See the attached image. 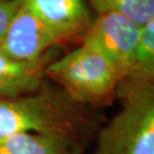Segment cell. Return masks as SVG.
Wrapping results in <instances>:
<instances>
[{
  "mask_svg": "<svg viewBox=\"0 0 154 154\" xmlns=\"http://www.w3.org/2000/svg\"><path fill=\"white\" fill-rule=\"evenodd\" d=\"M45 77L55 82L74 103L95 106L109 104L123 80L106 56L83 42L48 63Z\"/></svg>",
  "mask_w": 154,
  "mask_h": 154,
  "instance_id": "cell-2",
  "label": "cell"
},
{
  "mask_svg": "<svg viewBox=\"0 0 154 154\" xmlns=\"http://www.w3.org/2000/svg\"><path fill=\"white\" fill-rule=\"evenodd\" d=\"M96 14L116 13L143 26L154 17V0H88Z\"/></svg>",
  "mask_w": 154,
  "mask_h": 154,
  "instance_id": "cell-10",
  "label": "cell"
},
{
  "mask_svg": "<svg viewBox=\"0 0 154 154\" xmlns=\"http://www.w3.org/2000/svg\"><path fill=\"white\" fill-rule=\"evenodd\" d=\"M122 107L103 127L95 154H154V83L121 82Z\"/></svg>",
  "mask_w": 154,
  "mask_h": 154,
  "instance_id": "cell-3",
  "label": "cell"
},
{
  "mask_svg": "<svg viewBox=\"0 0 154 154\" xmlns=\"http://www.w3.org/2000/svg\"><path fill=\"white\" fill-rule=\"evenodd\" d=\"M23 0H0V44Z\"/></svg>",
  "mask_w": 154,
  "mask_h": 154,
  "instance_id": "cell-11",
  "label": "cell"
},
{
  "mask_svg": "<svg viewBox=\"0 0 154 154\" xmlns=\"http://www.w3.org/2000/svg\"><path fill=\"white\" fill-rule=\"evenodd\" d=\"M58 45L82 40L94 17L88 0H25Z\"/></svg>",
  "mask_w": 154,
  "mask_h": 154,
  "instance_id": "cell-6",
  "label": "cell"
},
{
  "mask_svg": "<svg viewBox=\"0 0 154 154\" xmlns=\"http://www.w3.org/2000/svg\"><path fill=\"white\" fill-rule=\"evenodd\" d=\"M123 81L154 83V17L140 26L131 69Z\"/></svg>",
  "mask_w": 154,
  "mask_h": 154,
  "instance_id": "cell-9",
  "label": "cell"
},
{
  "mask_svg": "<svg viewBox=\"0 0 154 154\" xmlns=\"http://www.w3.org/2000/svg\"><path fill=\"white\" fill-rule=\"evenodd\" d=\"M0 154H81L73 138L38 132L0 137Z\"/></svg>",
  "mask_w": 154,
  "mask_h": 154,
  "instance_id": "cell-8",
  "label": "cell"
},
{
  "mask_svg": "<svg viewBox=\"0 0 154 154\" xmlns=\"http://www.w3.org/2000/svg\"><path fill=\"white\" fill-rule=\"evenodd\" d=\"M48 61L25 63L13 60L0 50V97L33 93L46 81Z\"/></svg>",
  "mask_w": 154,
  "mask_h": 154,
  "instance_id": "cell-7",
  "label": "cell"
},
{
  "mask_svg": "<svg viewBox=\"0 0 154 154\" xmlns=\"http://www.w3.org/2000/svg\"><path fill=\"white\" fill-rule=\"evenodd\" d=\"M79 123L77 103L46 82L33 93L0 97V137L38 132L73 138Z\"/></svg>",
  "mask_w": 154,
  "mask_h": 154,
  "instance_id": "cell-1",
  "label": "cell"
},
{
  "mask_svg": "<svg viewBox=\"0 0 154 154\" xmlns=\"http://www.w3.org/2000/svg\"><path fill=\"white\" fill-rule=\"evenodd\" d=\"M140 26L116 13L96 14L81 42L106 56L126 79L131 69ZM122 80V81H123Z\"/></svg>",
  "mask_w": 154,
  "mask_h": 154,
  "instance_id": "cell-4",
  "label": "cell"
},
{
  "mask_svg": "<svg viewBox=\"0 0 154 154\" xmlns=\"http://www.w3.org/2000/svg\"><path fill=\"white\" fill-rule=\"evenodd\" d=\"M58 46L54 35L23 0L11 18L0 50L18 62L38 63L48 61V51Z\"/></svg>",
  "mask_w": 154,
  "mask_h": 154,
  "instance_id": "cell-5",
  "label": "cell"
}]
</instances>
